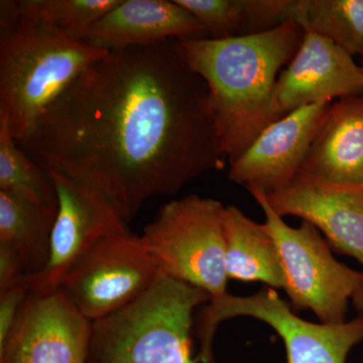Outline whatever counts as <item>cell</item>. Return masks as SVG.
Wrapping results in <instances>:
<instances>
[{"label":"cell","instance_id":"cell-20","mask_svg":"<svg viewBox=\"0 0 363 363\" xmlns=\"http://www.w3.org/2000/svg\"><path fill=\"white\" fill-rule=\"evenodd\" d=\"M0 191L40 204L58 205L49 172L21 149L4 118H0Z\"/></svg>","mask_w":363,"mask_h":363},{"label":"cell","instance_id":"cell-25","mask_svg":"<svg viewBox=\"0 0 363 363\" xmlns=\"http://www.w3.org/2000/svg\"><path fill=\"white\" fill-rule=\"evenodd\" d=\"M360 67H362V73H363V62H362V65H360Z\"/></svg>","mask_w":363,"mask_h":363},{"label":"cell","instance_id":"cell-21","mask_svg":"<svg viewBox=\"0 0 363 363\" xmlns=\"http://www.w3.org/2000/svg\"><path fill=\"white\" fill-rule=\"evenodd\" d=\"M176 2L202 23L212 39L243 35L245 0H176Z\"/></svg>","mask_w":363,"mask_h":363},{"label":"cell","instance_id":"cell-3","mask_svg":"<svg viewBox=\"0 0 363 363\" xmlns=\"http://www.w3.org/2000/svg\"><path fill=\"white\" fill-rule=\"evenodd\" d=\"M0 32V118L21 143L43 112L108 52L1 6Z\"/></svg>","mask_w":363,"mask_h":363},{"label":"cell","instance_id":"cell-18","mask_svg":"<svg viewBox=\"0 0 363 363\" xmlns=\"http://www.w3.org/2000/svg\"><path fill=\"white\" fill-rule=\"evenodd\" d=\"M293 23L363 62V0H295Z\"/></svg>","mask_w":363,"mask_h":363},{"label":"cell","instance_id":"cell-1","mask_svg":"<svg viewBox=\"0 0 363 363\" xmlns=\"http://www.w3.org/2000/svg\"><path fill=\"white\" fill-rule=\"evenodd\" d=\"M18 145L44 168L96 189L128 224L145 202L175 197L228 162L206 83L176 40L107 52Z\"/></svg>","mask_w":363,"mask_h":363},{"label":"cell","instance_id":"cell-4","mask_svg":"<svg viewBox=\"0 0 363 363\" xmlns=\"http://www.w3.org/2000/svg\"><path fill=\"white\" fill-rule=\"evenodd\" d=\"M209 294L160 274L121 311L92 323L88 363H197L194 312Z\"/></svg>","mask_w":363,"mask_h":363},{"label":"cell","instance_id":"cell-8","mask_svg":"<svg viewBox=\"0 0 363 363\" xmlns=\"http://www.w3.org/2000/svg\"><path fill=\"white\" fill-rule=\"evenodd\" d=\"M160 274L140 236L130 231L98 241L69 271L61 289L93 323L135 302Z\"/></svg>","mask_w":363,"mask_h":363},{"label":"cell","instance_id":"cell-19","mask_svg":"<svg viewBox=\"0 0 363 363\" xmlns=\"http://www.w3.org/2000/svg\"><path fill=\"white\" fill-rule=\"evenodd\" d=\"M121 0H2L0 6L18 18L33 21L80 40Z\"/></svg>","mask_w":363,"mask_h":363},{"label":"cell","instance_id":"cell-14","mask_svg":"<svg viewBox=\"0 0 363 363\" xmlns=\"http://www.w3.org/2000/svg\"><path fill=\"white\" fill-rule=\"evenodd\" d=\"M203 38H209L206 28L176 0H121L93 26L84 42L111 52Z\"/></svg>","mask_w":363,"mask_h":363},{"label":"cell","instance_id":"cell-2","mask_svg":"<svg viewBox=\"0 0 363 363\" xmlns=\"http://www.w3.org/2000/svg\"><path fill=\"white\" fill-rule=\"evenodd\" d=\"M306 32L286 23L228 39L176 40L179 54L206 83L222 154L233 162L272 121V94Z\"/></svg>","mask_w":363,"mask_h":363},{"label":"cell","instance_id":"cell-24","mask_svg":"<svg viewBox=\"0 0 363 363\" xmlns=\"http://www.w3.org/2000/svg\"><path fill=\"white\" fill-rule=\"evenodd\" d=\"M352 302L355 309L363 315V286L358 289L357 292L353 296Z\"/></svg>","mask_w":363,"mask_h":363},{"label":"cell","instance_id":"cell-23","mask_svg":"<svg viewBox=\"0 0 363 363\" xmlns=\"http://www.w3.org/2000/svg\"><path fill=\"white\" fill-rule=\"evenodd\" d=\"M26 279L28 272L18 253L0 243V293L20 286Z\"/></svg>","mask_w":363,"mask_h":363},{"label":"cell","instance_id":"cell-13","mask_svg":"<svg viewBox=\"0 0 363 363\" xmlns=\"http://www.w3.org/2000/svg\"><path fill=\"white\" fill-rule=\"evenodd\" d=\"M266 196L279 217H298L312 224L334 250L363 266V187L300 173L286 187Z\"/></svg>","mask_w":363,"mask_h":363},{"label":"cell","instance_id":"cell-12","mask_svg":"<svg viewBox=\"0 0 363 363\" xmlns=\"http://www.w3.org/2000/svg\"><path fill=\"white\" fill-rule=\"evenodd\" d=\"M362 94V67L353 57L331 40L306 32L295 57L277 80L272 121L309 105Z\"/></svg>","mask_w":363,"mask_h":363},{"label":"cell","instance_id":"cell-16","mask_svg":"<svg viewBox=\"0 0 363 363\" xmlns=\"http://www.w3.org/2000/svg\"><path fill=\"white\" fill-rule=\"evenodd\" d=\"M225 264L228 279L262 281L285 290L286 281L278 247L264 224L247 216L235 205L224 208Z\"/></svg>","mask_w":363,"mask_h":363},{"label":"cell","instance_id":"cell-11","mask_svg":"<svg viewBox=\"0 0 363 363\" xmlns=\"http://www.w3.org/2000/svg\"><path fill=\"white\" fill-rule=\"evenodd\" d=\"M331 104L302 107L269 124L238 159L229 162V180L266 195L286 187L300 174Z\"/></svg>","mask_w":363,"mask_h":363},{"label":"cell","instance_id":"cell-9","mask_svg":"<svg viewBox=\"0 0 363 363\" xmlns=\"http://www.w3.org/2000/svg\"><path fill=\"white\" fill-rule=\"evenodd\" d=\"M48 172L56 189L58 213L47 267L40 274L28 277L30 291L38 294L61 288L74 264L98 241L130 231L116 208L96 189L54 169Z\"/></svg>","mask_w":363,"mask_h":363},{"label":"cell","instance_id":"cell-10","mask_svg":"<svg viewBox=\"0 0 363 363\" xmlns=\"http://www.w3.org/2000/svg\"><path fill=\"white\" fill-rule=\"evenodd\" d=\"M92 322L61 288L30 291L11 336L0 348V363H88Z\"/></svg>","mask_w":363,"mask_h":363},{"label":"cell","instance_id":"cell-6","mask_svg":"<svg viewBox=\"0 0 363 363\" xmlns=\"http://www.w3.org/2000/svg\"><path fill=\"white\" fill-rule=\"evenodd\" d=\"M252 317L272 327L285 346L286 363H346L350 351L363 342V315L339 324L313 323L297 316L274 289L250 296L226 293L203 306L194 329L199 341L198 363H216L213 343L222 322Z\"/></svg>","mask_w":363,"mask_h":363},{"label":"cell","instance_id":"cell-22","mask_svg":"<svg viewBox=\"0 0 363 363\" xmlns=\"http://www.w3.org/2000/svg\"><path fill=\"white\" fill-rule=\"evenodd\" d=\"M30 293L28 279L20 286L0 293V348L4 347L11 336Z\"/></svg>","mask_w":363,"mask_h":363},{"label":"cell","instance_id":"cell-7","mask_svg":"<svg viewBox=\"0 0 363 363\" xmlns=\"http://www.w3.org/2000/svg\"><path fill=\"white\" fill-rule=\"evenodd\" d=\"M266 216L264 226L278 247L285 291L294 311L310 309L324 324L346 321L348 303L363 286V272L336 260L316 227L286 225L259 189H247Z\"/></svg>","mask_w":363,"mask_h":363},{"label":"cell","instance_id":"cell-17","mask_svg":"<svg viewBox=\"0 0 363 363\" xmlns=\"http://www.w3.org/2000/svg\"><path fill=\"white\" fill-rule=\"evenodd\" d=\"M57 213L58 205L40 204L0 191V243L18 253L28 277L47 267Z\"/></svg>","mask_w":363,"mask_h":363},{"label":"cell","instance_id":"cell-5","mask_svg":"<svg viewBox=\"0 0 363 363\" xmlns=\"http://www.w3.org/2000/svg\"><path fill=\"white\" fill-rule=\"evenodd\" d=\"M223 205L195 194L171 200L143 228V245L164 276L217 298L227 293Z\"/></svg>","mask_w":363,"mask_h":363},{"label":"cell","instance_id":"cell-15","mask_svg":"<svg viewBox=\"0 0 363 363\" xmlns=\"http://www.w3.org/2000/svg\"><path fill=\"white\" fill-rule=\"evenodd\" d=\"M300 173L363 187V94L332 102Z\"/></svg>","mask_w":363,"mask_h":363}]
</instances>
